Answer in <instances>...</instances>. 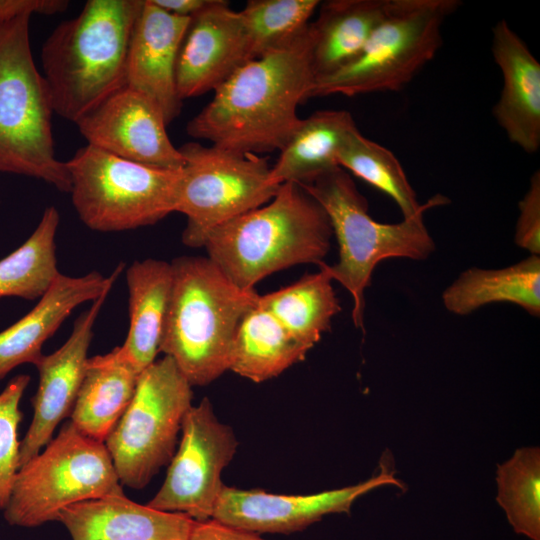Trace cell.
Segmentation results:
<instances>
[{"mask_svg": "<svg viewBox=\"0 0 540 540\" xmlns=\"http://www.w3.org/2000/svg\"><path fill=\"white\" fill-rule=\"evenodd\" d=\"M252 60L240 11L224 0L213 2L191 18L176 64L181 100L215 91L242 65Z\"/></svg>", "mask_w": 540, "mask_h": 540, "instance_id": "cell-16", "label": "cell"}, {"mask_svg": "<svg viewBox=\"0 0 540 540\" xmlns=\"http://www.w3.org/2000/svg\"><path fill=\"white\" fill-rule=\"evenodd\" d=\"M497 502L514 531L540 540V449L524 447L497 467Z\"/></svg>", "mask_w": 540, "mask_h": 540, "instance_id": "cell-30", "label": "cell"}, {"mask_svg": "<svg viewBox=\"0 0 540 540\" xmlns=\"http://www.w3.org/2000/svg\"><path fill=\"white\" fill-rule=\"evenodd\" d=\"M179 149L184 166L175 212L186 216L188 247H203L212 230L268 203L279 189L267 157L194 141Z\"/></svg>", "mask_w": 540, "mask_h": 540, "instance_id": "cell-10", "label": "cell"}, {"mask_svg": "<svg viewBox=\"0 0 540 540\" xmlns=\"http://www.w3.org/2000/svg\"><path fill=\"white\" fill-rule=\"evenodd\" d=\"M515 244L530 255L540 256V172L535 171L529 187L518 204Z\"/></svg>", "mask_w": 540, "mask_h": 540, "instance_id": "cell-33", "label": "cell"}, {"mask_svg": "<svg viewBox=\"0 0 540 540\" xmlns=\"http://www.w3.org/2000/svg\"><path fill=\"white\" fill-rule=\"evenodd\" d=\"M356 129L353 116L346 110H320L302 119L271 166V181L277 185L308 184L340 167L339 151Z\"/></svg>", "mask_w": 540, "mask_h": 540, "instance_id": "cell-24", "label": "cell"}, {"mask_svg": "<svg viewBox=\"0 0 540 540\" xmlns=\"http://www.w3.org/2000/svg\"><path fill=\"white\" fill-rule=\"evenodd\" d=\"M332 235L321 205L299 184L286 182L268 203L212 230L203 247L235 285L254 289L283 269L324 263Z\"/></svg>", "mask_w": 540, "mask_h": 540, "instance_id": "cell-4", "label": "cell"}, {"mask_svg": "<svg viewBox=\"0 0 540 540\" xmlns=\"http://www.w3.org/2000/svg\"><path fill=\"white\" fill-rule=\"evenodd\" d=\"M491 49L503 80L493 115L513 144L535 153L540 148V63L505 20L492 28Z\"/></svg>", "mask_w": 540, "mask_h": 540, "instance_id": "cell-19", "label": "cell"}, {"mask_svg": "<svg viewBox=\"0 0 540 540\" xmlns=\"http://www.w3.org/2000/svg\"><path fill=\"white\" fill-rule=\"evenodd\" d=\"M140 374L116 348L88 358L70 422L87 437L104 442L130 404Z\"/></svg>", "mask_w": 540, "mask_h": 540, "instance_id": "cell-23", "label": "cell"}, {"mask_svg": "<svg viewBox=\"0 0 540 540\" xmlns=\"http://www.w3.org/2000/svg\"><path fill=\"white\" fill-rule=\"evenodd\" d=\"M188 540H266L258 533L239 529L215 519L195 521Z\"/></svg>", "mask_w": 540, "mask_h": 540, "instance_id": "cell-35", "label": "cell"}, {"mask_svg": "<svg viewBox=\"0 0 540 540\" xmlns=\"http://www.w3.org/2000/svg\"><path fill=\"white\" fill-rule=\"evenodd\" d=\"M309 350L258 301L238 328L230 370L253 382H264L303 360Z\"/></svg>", "mask_w": 540, "mask_h": 540, "instance_id": "cell-26", "label": "cell"}, {"mask_svg": "<svg viewBox=\"0 0 540 540\" xmlns=\"http://www.w3.org/2000/svg\"><path fill=\"white\" fill-rule=\"evenodd\" d=\"M68 6L66 0H0V22L24 15H54Z\"/></svg>", "mask_w": 540, "mask_h": 540, "instance_id": "cell-34", "label": "cell"}, {"mask_svg": "<svg viewBox=\"0 0 540 540\" xmlns=\"http://www.w3.org/2000/svg\"><path fill=\"white\" fill-rule=\"evenodd\" d=\"M30 17L0 22V172L70 192L66 162L55 153L51 97L32 56Z\"/></svg>", "mask_w": 540, "mask_h": 540, "instance_id": "cell-6", "label": "cell"}, {"mask_svg": "<svg viewBox=\"0 0 540 540\" xmlns=\"http://www.w3.org/2000/svg\"><path fill=\"white\" fill-rule=\"evenodd\" d=\"M319 5L318 0H249L240 13L252 59L297 37Z\"/></svg>", "mask_w": 540, "mask_h": 540, "instance_id": "cell-31", "label": "cell"}, {"mask_svg": "<svg viewBox=\"0 0 540 540\" xmlns=\"http://www.w3.org/2000/svg\"><path fill=\"white\" fill-rule=\"evenodd\" d=\"M389 0H328L310 22L316 81L351 64L382 20ZM316 83V82H315Z\"/></svg>", "mask_w": 540, "mask_h": 540, "instance_id": "cell-22", "label": "cell"}, {"mask_svg": "<svg viewBox=\"0 0 540 540\" xmlns=\"http://www.w3.org/2000/svg\"><path fill=\"white\" fill-rule=\"evenodd\" d=\"M338 163L344 170L389 196L403 218L414 216L423 207L395 155L363 136L358 129L349 135L340 149Z\"/></svg>", "mask_w": 540, "mask_h": 540, "instance_id": "cell-29", "label": "cell"}, {"mask_svg": "<svg viewBox=\"0 0 540 540\" xmlns=\"http://www.w3.org/2000/svg\"><path fill=\"white\" fill-rule=\"evenodd\" d=\"M171 266L160 352L191 386H205L230 370L238 328L260 294L235 285L208 257L181 256Z\"/></svg>", "mask_w": 540, "mask_h": 540, "instance_id": "cell-3", "label": "cell"}, {"mask_svg": "<svg viewBox=\"0 0 540 540\" xmlns=\"http://www.w3.org/2000/svg\"><path fill=\"white\" fill-rule=\"evenodd\" d=\"M29 382L30 376L17 375L0 393V511L9 502L19 469L18 427L23 417L19 404Z\"/></svg>", "mask_w": 540, "mask_h": 540, "instance_id": "cell-32", "label": "cell"}, {"mask_svg": "<svg viewBox=\"0 0 540 540\" xmlns=\"http://www.w3.org/2000/svg\"><path fill=\"white\" fill-rule=\"evenodd\" d=\"M316 76L309 25L290 42L242 65L187 124V134L255 154L281 150L312 97Z\"/></svg>", "mask_w": 540, "mask_h": 540, "instance_id": "cell-1", "label": "cell"}, {"mask_svg": "<svg viewBox=\"0 0 540 540\" xmlns=\"http://www.w3.org/2000/svg\"><path fill=\"white\" fill-rule=\"evenodd\" d=\"M387 456L379 474L340 489L308 495H283L261 489L241 490L224 485L212 519L254 533L289 534L301 531L331 513H349L361 495L382 485L402 487Z\"/></svg>", "mask_w": 540, "mask_h": 540, "instance_id": "cell-13", "label": "cell"}, {"mask_svg": "<svg viewBox=\"0 0 540 540\" xmlns=\"http://www.w3.org/2000/svg\"><path fill=\"white\" fill-rule=\"evenodd\" d=\"M58 210L47 207L28 239L0 260V297L40 299L59 275L55 237Z\"/></svg>", "mask_w": 540, "mask_h": 540, "instance_id": "cell-28", "label": "cell"}, {"mask_svg": "<svg viewBox=\"0 0 540 540\" xmlns=\"http://www.w3.org/2000/svg\"><path fill=\"white\" fill-rule=\"evenodd\" d=\"M123 269L120 263L107 277L97 271L78 277L59 273L33 309L0 332V380L21 364L35 365L44 343L71 312L111 290Z\"/></svg>", "mask_w": 540, "mask_h": 540, "instance_id": "cell-18", "label": "cell"}, {"mask_svg": "<svg viewBox=\"0 0 540 540\" xmlns=\"http://www.w3.org/2000/svg\"><path fill=\"white\" fill-rule=\"evenodd\" d=\"M447 311L468 315L493 303H511L540 316V257L527 258L500 269L469 268L443 292Z\"/></svg>", "mask_w": 540, "mask_h": 540, "instance_id": "cell-25", "label": "cell"}, {"mask_svg": "<svg viewBox=\"0 0 540 540\" xmlns=\"http://www.w3.org/2000/svg\"><path fill=\"white\" fill-rule=\"evenodd\" d=\"M326 212L339 247L338 262L324 267L333 281L340 283L353 301L352 320L363 328L365 290L376 266L388 258L426 260L435 251L424 212L442 203L436 196L421 210L398 223H382L368 212V202L358 191L350 174L337 167L308 184L300 185Z\"/></svg>", "mask_w": 540, "mask_h": 540, "instance_id": "cell-5", "label": "cell"}, {"mask_svg": "<svg viewBox=\"0 0 540 540\" xmlns=\"http://www.w3.org/2000/svg\"><path fill=\"white\" fill-rule=\"evenodd\" d=\"M123 489L104 442L82 434L69 421L42 453L16 474L4 518L12 526L54 521L66 506Z\"/></svg>", "mask_w": 540, "mask_h": 540, "instance_id": "cell-9", "label": "cell"}, {"mask_svg": "<svg viewBox=\"0 0 540 540\" xmlns=\"http://www.w3.org/2000/svg\"><path fill=\"white\" fill-rule=\"evenodd\" d=\"M111 290L92 301L74 322L71 335L55 352L35 364L39 385L32 398L33 417L19 446V468L40 453L58 424L70 416L80 390L97 317Z\"/></svg>", "mask_w": 540, "mask_h": 540, "instance_id": "cell-15", "label": "cell"}, {"mask_svg": "<svg viewBox=\"0 0 540 540\" xmlns=\"http://www.w3.org/2000/svg\"><path fill=\"white\" fill-rule=\"evenodd\" d=\"M66 166L73 207L91 230L136 229L175 212L181 170L146 166L89 144Z\"/></svg>", "mask_w": 540, "mask_h": 540, "instance_id": "cell-8", "label": "cell"}, {"mask_svg": "<svg viewBox=\"0 0 540 540\" xmlns=\"http://www.w3.org/2000/svg\"><path fill=\"white\" fill-rule=\"evenodd\" d=\"M143 0H88L42 46L41 63L54 113L77 123L126 86L132 32Z\"/></svg>", "mask_w": 540, "mask_h": 540, "instance_id": "cell-2", "label": "cell"}, {"mask_svg": "<svg viewBox=\"0 0 540 540\" xmlns=\"http://www.w3.org/2000/svg\"><path fill=\"white\" fill-rule=\"evenodd\" d=\"M324 263L279 290L259 296V305L271 313L300 343L311 349L320 341L340 310L332 278Z\"/></svg>", "mask_w": 540, "mask_h": 540, "instance_id": "cell-27", "label": "cell"}, {"mask_svg": "<svg viewBox=\"0 0 540 540\" xmlns=\"http://www.w3.org/2000/svg\"><path fill=\"white\" fill-rule=\"evenodd\" d=\"M87 144L146 166L181 170L184 158L166 131L161 111L124 86L77 123Z\"/></svg>", "mask_w": 540, "mask_h": 540, "instance_id": "cell-14", "label": "cell"}, {"mask_svg": "<svg viewBox=\"0 0 540 540\" xmlns=\"http://www.w3.org/2000/svg\"><path fill=\"white\" fill-rule=\"evenodd\" d=\"M129 329L119 355L142 372L160 352V341L173 282L171 262L136 260L126 271Z\"/></svg>", "mask_w": 540, "mask_h": 540, "instance_id": "cell-21", "label": "cell"}, {"mask_svg": "<svg viewBox=\"0 0 540 540\" xmlns=\"http://www.w3.org/2000/svg\"><path fill=\"white\" fill-rule=\"evenodd\" d=\"M152 2L172 15L191 19L206 9L213 0H152Z\"/></svg>", "mask_w": 540, "mask_h": 540, "instance_id": "cell-36", "label": "cell"}, {"mask_svg": "<svg viewBox=\"0 0 540 540\" xmlns=\"http://www.w3.org/2000/svg\"><path fill=\"white\" fill-rule=\"evenodd\" d=\"M458 0H389L361 54L333 75L316 81L312 97H348L403 89L437 54L442 27Z\"/></svg>", "mask_w": 540, "mask_h": 540, "instance_id": "cell-7", "label": "cell"}, {"mask_svg": "<svg viewBox=\"0 0 540 540\" xmlns=\"http://www.w3.org/2000/svg\"><path fill=\"white\" fill-rule=\"evenodd\" d=\"M57 521L73 540H188L195 520L138 504L122 494L64 507Z\"/></svg>", "mask_w": 540, "mask_h": 540, "instance_id": "cell-20", "label": "cell"}, {"mask_svg": "<svg viewBox=\"0 0 540 540\" xmlns=\"http://www.w3.org/2000/svg\"><path fill=\"white\" fill-rule=\"evenodd\" d=\"M190 18L172 15L143 0L132 32L126 86L149 99L169 125L181 112L176 64Z\"/></svg>", "mask_w": 540, "mask_h": 540, "instance_id": "cell-17", "label": "cell"}, {"mask_svg": "<svg viewBox=\"0 0 540 540\" xmlns=\"http://www.w3.org/2000/svg\"><path fill=\"white\" fill-rule=\"evenodd\" d=\"M192 399V386L171 357L141 372L130 404L104 441L121 485L142 489L170 463Z\"/></svg>", "mask_w": 540, "mask_h": 540, "instance_id": "cell-11", "label": "cell"}, {"mask_svg": "<svg viewBox=\"0 0 540 540\" xmlns=\"http://www.w3.org/2000/svg\"><path fill=\"white\" fill-rule=\"evenodd\" d=\"M181 433L165 480L147 505L206 521L212 518L224 487L221 475L236 453L238 440L233 429L219 421L207 397L187 411Z\"/></svg>", "mask_w": 540, "mask_h": 540, "instance_id": "cell-12", "label": "cell"}]
</instances>
